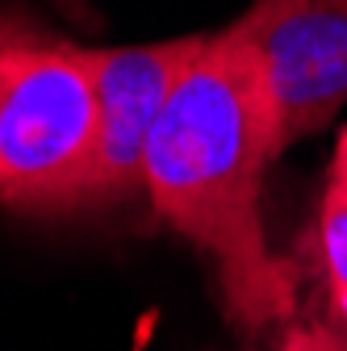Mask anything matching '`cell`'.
I'll use <instances>...</instances> for the list:
<instances>
[{
  "label": "cell",
  "mask_w": 347,
  "mask_h": 351,
  "mask_svg": "<svg viewBox=\"0 0 347 351\" xmlns=\"http://www.w3.org/2000/svg\"><path fill=\"white\" fill-rule=\"evenodd\" d=\"M276 151L259 17L247 9L205 38L151 130L143 167L155 217L213 263L239 330L293 318V272L264 230V171Z\"/></svg>",
  "instance_id": "1"
},
{
  "label": "cell",
  "mask_w": 347,
  "mask_h": 351,
  "mask_svg": "<svg viewBox=\"0 0 347 351\" xmlns=\"http://www.w3.org/2000/svg\"><path fill=\"white\" fill-rule=\"evenodd\" d=\"M97 138L88 47L25 29L0 42V205L55 213Z\"/></svg>",
  "instance_id": "2"
},
{
  "label": "cell",
  "mask_w": 347,
  "mask_h": 351,
  "mask_svg": "<svg viewBox=\"0 0 347 351\" xmlns=\"http://www.w3.org/2000/svg\"><path fill=\"white\" fill-rule=\"evenodd\" d=\"M209 34H184L134 47H88L93 88H97V138L93 155L63 193L55 213L113 209L147 193V143L151 130L176 93L180 75L193 67Z\"/></svg>",
  "instance_id": "3"
},
{
  "label": "cell",
  "mask_w": 347,
  "mask_h": 351,
  "mask_svg": "<svg viewBox=\"0 0 347 351\" xmlns=\"http://www.w3.org/2000/svg\"><path fill=\"white\" fill-rule=\"evenodd\" d=\"M280 147L347 105V0H251Z\"/></svg>",
  "instance_id": "4"
},
{
  "label": "cell",
  "mask_w": 347,
  "mask_h": 351,
  "mask_svg": "<svg viewBox=\"0 0 347 351\" xmlns=\"http://www.w3.org/2000/svg\"><path fill=\"white\" fill-rule=\"evenodd\" d=\"M314 251L326 289V322L347 335V189L326 184L318 222H314Z\"/></svg>",
  "instance_id": "5"
},
{
  "label": "cell",
  "mask_w": 347,
  "mask_h": 351,
  "mask_svg": "<svg viewBox=\"0 0 347 351\" xmlns=\"http://www.w3.org/2000/svg\"><path fill=\"white\" fill-rule=\"evenodd\" d=\"M259 351H347V343L326 318H318V322H289L276 343Z\"/></svg>",
  "instance_id": "6"
},
{
  "label": "cell",
  "mask_w": 347,
  "mask_h": 351,
  "mask_svg": "<svg viewBox=\"0 0 347 351\" xmlns=\"http://www.w3.org/2000/svg\"><path fill=\"white\" fill-rule=\"evenodd\" d=\"M326 184H339V189H347V130L339 134V143H335V159H331V180Z\"/></svg>",
  "instance_id": "7"
},
{
  "label": "cell",
  "mask_w": 347,
  "mask_h": 351,
  "mask_svg": "<svg viewBox=\"0 0 347 351\" xmlns=\"http://www.w3.org/2000/svg\"><path fill=\"white\" fill-rule=\"evenodd\" d=\"M25 29H34L25 17H17V13H5V9H0V42H9V38H17V34H25Z\"/></svg>",
  "instance_id": "8"
},
{
  "label": "cell",
  "mask_w": 347,
  "mask_h": 351,
  "mask_svg": "<svg viewBox=\"0 0 347 351\" xmlns=\"http://www.w3.org/2000/svg\"><path fill=\"white\" fill-rule=\"evenodd\" d=\"M339 335H343V330H339ZM343 343H347V335H343Z\"/></svg>",
  "instance_id": "9"
}]
</instances>
